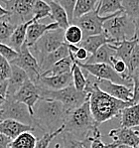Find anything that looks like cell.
Instances as JSON below:
<instances>
[{
    "instance_id": "6da1fadb",
    "label": "cell",
    "mask_w": 139,
    "mask_h": 148,
    "mask_svg": "<svg viewBox=\"0 0 139 148\" xmlns=\"http://www.w3.org/2000/svg\"><path fill=\"white\" fill-rule=\"evenodd\" d=\"M85 92L88 95V102L92 114L99 124L117 117L127 106H132L130 101H123L102 92L97 84V78L88 79Z\"/></svg>"
},
{
    "instance_id": "7a4b0ae2",
    "label": "cell",
    "mask_w": 139,
    "mask_h": 148,
    "mask_svg": "<svg viewBox=\"0 0 139 148\" xmlns=\"http://www.w3.org/2000/svg\"><path fill=\"white\" fill-rule=\"evenodd\" d=\"M68 111L61 101L51 99H40L34 106L33 118L35 127L43 133H53L64 127Z\"/></svg>"
},
{
    "instance_id": "3957f363",
    "label": "cell",
    "mask_w": 139,
    "mask_h": 148,
    "mask_svg": "<svg viewBox=\"0 0 139 148\" xmlns=\"http://www.w3.org/2000/svg\"><path fill=\"white\" fill-rule=\"evenodd\" d=\"M99 123L94 120L88 101L81 106L70 111L64 124V132H68L79 139H85L99 129Z\"/></svg>"
},
{
    "instance_id": "277c9868",
    "label": "cell",
    "mask_w": 139,
    "mask_h": 148,
    "mask_svg": "<svg viewBox=\"0 0 139 148\" xmlns=\"http://www.w3.org/2000/svg\"><path fill=\"white\" fill-rule=\"evenodd\" d=\"M103 32L114 41L115 44L124 40H133L135 38V22L125 14L124 11H121L114 17L105 21Z\"/></svg>"
},
{
    "instance_id": "5b68a950",
    "label": "cell",
    "mask_w": 139,
    "mask_h": 148,
    "mask_svg": "<svg viewBox=\"0 0 139 148\" xmlns=\"http://www.w3.org/2000/svg\"><path fill=\"white\" fill-rule=\"evenodd\" d=\"M40 95L41 99H51L61 101L68 112L79 108L88 101V92H79L75 88L74 85H71L60 90H49L40 88Z\"/></svg>"
},
{
    "instance_id": "8992f818",
    "label": "cell",
    "mask_w": 139,
    "mask_h": 148,
    "mask_svg": "<svg viewBox=\"0 0 139 148\" xmlns=\"http://www.w3.org/2000/svg\"><path fill=\"white\" fill-rule=\"evenodd\" d=\"M65 43V29L58 28L46 32L30 48V51L40 63L45 56L56 51Z\"/></svg>"
},
{
    "instance_id": "52a82bcc",
    "label": "cell",
    "mask_w": 139,
    "mask_h": 148,
    "mask_svg": "<svg viewBox=\"0 0 139 148\" xmlns=\"http://www.w3.org/2000/svg\"><path fill=\"white\" fill-rule=\"evenodd\" d=\"M74 62L77 64L88 74L92 75L94 78L99 79H106V81H110L112 83L125 85L127 86H130V88H133L132 79L123 78L121 75L115 72V70L113 69L111 65H108V64H85L81 62H77L76 60H74Z\"/></svg>"
},
{
    "instance_id": "ba28073f",
    "label": "cell",
    "mask_w": 139,
    "mask_h": 148,
    "mask_svg": "<svg viewBox=\"0 0 139 148\" xmlns=\"http://www.w3.org/2000/svg\"><path fill=\"white\" fill-rule=\"evenodd\" d=\"M10 12L7 19L16 26L33 20L34 6L38 0H0Z\"/></svg>"
},
{
    "instance_id": "9c48e42d",
    "label": "cell",
    "mask_w": 139,
    "mask_h": 148,
    "mask_svg": "<svg viewBox=\"0 0 139 148\" xmlns=\"http://www.w3.org/2000/svg\"><path fill=\"white\" fill-rule=\"evenodd\" d=\"M119 12H121V11H119ZM119 12L112 15L101 16L99 14L97 9H95V10L88 13V14H85L81 17L74 19L71 22V24L77 25L81 29L84 33V39H85V38H88L90 36L99 35V34L103 33V25L105 23V21L114 17Z\"/></svg>"
},
{
    "instance_id": "30bf717a",
    "label": "cell",
    "mask_w": 139,
    "mask_h": 148,
    "mask_svg": "<svg viewBox=\"0 0 139 148\" xmlns=\"http://www.w3.org/2000/svg\"><path fill=\"white\" fill-rule=\"evenodd\" d=\"M13 119L21 123L31 125L34 128L35 122H34L33 115L31 114L28 106L22 102L16 101L11 97H8L7 101L0 109V120Z\"/></svg>"
},
{
    "instance_id": "8fae6325",
    "label": "cell",
    "mask_w": 139,
    "mask_h": 148,
    "mask_svg": "<svg viewBox=\"0 0 139 148\" xmlns=\"http://www.w3.org/2000/svg\"><path fill=\"white\" fill-rule=\"evenodd\" d=\"M11 64L18 66L23 71H25V73L28 75L29 79L35 85L39 82L41 75H42L40 70V65H39L37 59L31 53L30 48L27 46L26 43L21 47V50L18 53V57L14 61H12Z\"/></svg>"
},
{
    "instance_id": "7c38bea8",
    "label": "cell",
    "mask_w": 139,
    "mask_h": 148,
    "mask_svg": "<svg viewBox=\"0 0 139 148\" xmlns=\"http://www.w3.org/2000/svg\"><path fill=\"white\" fill-rule=\"evenodd\" d=\"M16 101L22 102L28 106L31 114L33 115L34 106L37 103V101L41 99L40 88L37 85L33 83L31 79H28L23 86H21L19 90L16 94L11 97Z\"/></svg>"
},
{
    "instance_id": "4fadbf2b",
    "label": "cell",
    "mask_w": 139,
    "mask_h": 148,
    "mask_svg": "<svg viewBox=\"0 0 139 148\" xmlns=\"http://www.w3.org/2000/svg\"><path fill=\"white\" fill-rule=\"evenodd\" d=\"M108 135L112 139V143L115 147L119 145H128L134 148L139 147V131L135 128L120 126L118 128L111 129Z\"/></svg>"
},
{
    "instance_id": "5bb4252c",
    "label": "cell",
    "mask_w": 139,
    "mask_h": 148,
    "mask_svg": "<svg viewBox=\"0 0 139 148\" xmlns=\"http://www.w3.org/2000/svg\"><path fill=\"white\" fill-rule=\"evenodd\" d=\"M97 84L102 92H106V94L111 95V97H115L117 99H120V101L132 102L133 88H130V86H127L125 85L112 83V82L106 81V79H97Z\"/></svg>"
},
{
    "instance_id": "9a60e30c",
    "label": "cell",
    "mask_w": 139,
    "mask_h": 148,
    "mask_svg": "<svg viewBox=\"0 0 139 148\" xmlns=\"http://www.w3.org/2000/svg\"><path fill=\"white\" fill-rule=\"evenodd\" d=\"M40 88L49 90H60L73 85V73L59 75V76L41 77L36 84Z\"/></svg>"
},
{
    "instance_id": "2e32d148",
    "label": "cell",
    "mask_w": 139,
    "mask_h": 148,
    "mask_svg": "<svg viewBox=\"0 0 139 148\" xmlns=\"http://www.w3.org/2000/svg\"><path fill=\"white\" fill-rule=\"evenodd\" d=\"M58 28H60V26L57 23H55V22H52V23L49 24L41 23L39 21L33 22L28 27L26 42L25 43H26V45L29 48H31L46 32L50 30H55V29H58Z\"/></svg>"
},
{
    "instance_id": "e0dca14e",
    "label": "cell",
    "mask_w": 139,
    "mask_h": 148,
    "mask_svg": "<svg viewBox=\"0 0 139 148\" xmlns=\"http://www.w3.org/2000/svg\"><path fill=\"white\" fill-rule=\"evenodd\" d=\"M34 127L21 122H18L13 119H5L0 121V133L4 134L10 139H15L17 136L26 131L34 130Z\"/></svg>"
},
{
    "instance_id": "ac0fdd59",
    "label": "cell",
    "mask_w": 139,
    "mask_h": 148,
    "mask_svg": "<svg viewBox=\"0 0 139 148\" xmlns=\"http://www.w3.org/2000/svg\"><path fill=\"white\" fill-rule=\"evenodd\" d=\"M69 56H70L69 47H68L67 43H65L63 46H61L59 49H57L56 51L52 52V53L48 54L47 56H45L44 58H43V60L39 63L41 74H44V73L47 72L49 69H51L56 63H58L59 61L63 60L64 58H67V57H69ZM41 76H42V75H41Z\"/></svg>"
},
{
    "instance_id": "d6986e66",
    "label": "cell",
    "mask_w": 139,
    "mask_h": 148,
    "mask_svg": "<svg viewBox=\"0 0 139 148\" xmlns=\"http://www.w3.org/2000/svg\"><path fill=\"white\" fill-rule=\"evenodd\" d=\"M28 79H30L25 71L18 66L12 65V74L8 79V97H13Z\"/></svg>"
},
{
    "instance_id": "ffe728a7",
    "label": "cell",
    "mask_w": 139,
    "mask_h": 148,
    "mask_svg": "<svg viewBox=\"0 0 139 148\" xmlns=\"http://www.w3.org/2000/svg\"><path fill=\"white\" fill-rule=\"evenodd\" d=\"M106 44H115V42L112 39H110L103 32V33L99 34V35H93V36H90L88 38H85L79 46L86 49V51L90 52L92 55L99 48H101L103 45Z\"/></svg>"
},
{
    "instance_id": "44dd1931",
    "label": "cell",
    "mask_w": 139,
    "mask_h": 148,
    "mask_svg": "<svg viewBox=\"0 0 139 148\" xmlns=\"http://www.w3.org/2000/svg\"><path fill=\"white\" fill-rule=\"evenodd\" d=\"M120 126L135 128L139 126V102L125 108L120 113Z\"/></svg>"
},
{
    "instance_id": "7402d4cb",
    "label": "cell",
    "mask_w": 139,
    "mask_h": 148,
    "mask_svg": "<svg viewBox=\"0 0 139 148\" xmlns=\"http://www.w3.org/2000/svg\"><path fill=\"white\" fill-rule=\"evenodd\" d=\"M115 56V50L112 44L103 45L94 54L90 57L85 64H108L111 65L112 58Z\"/></svg>"
},
{
    "instance_id": "603a6c76",
    "label": "cell",
    "mask_w": 139,
    "mask_h": 148,
    "mask_svg": "<svg viewBox=\"0 0 139 148\" xmlns=\"http://www.w3.org/2000/svg\"><path fill=\"white\" fill-rule=\"evenodd\" d=\"M33 20L27 22V23L20 24L16 27V29L13 32V34L11 35L10 39H9L7 45L9 47H11L13 50H15L16 52L19 53L21 47L23 46L26 42V37H27V30H28L29 25L33 23Z\"/></svg>"
},
{
    "instance_id": "cb8c5ba5",
    "label": "cell",
    "mask_w": 139,
    "mask_h": 148,
    "mask_svg": "<svg viewBox=\"0 0 139 148\" xmlns=\"http://www.w3.org/2000/svg\"><path fill=\"white\" fill-rule=\"evenodd\" d=\"M138 43V40L136 38H134L133 40H124L122 42L116 43L114 45L112 44L113 48L115 50V57L118 59H121L127 65L129 62V59H130L131 55Z\"/></svg>"
},
{
    "instance_id": "d4e9b609",
    "label": "cell",
    "mask_w": 139,
    "mask_h": 148,
    "mask_svg": "<svg viewBox=\"0 0 139 148\" xmlns=\"http://www.w3.org/2000/svg\"><path fill=\"white\" fill-rule=\"evenodd\" d=\"M49 4H50V7H51V16H50V18L52 19V21L58 24L60 26V28L66 30L71 25L68 13L58 3V1L51 2Z\"/></svg>"
},
{
    "instance_id": "484cf974",
    "label": "cell",
    "mask_w": 139,
    "mask_h": 148,
    "mask_svg": "<svg viewBox=\"0 0 139 148\" xmlns=\"http://www.w3.org/2000/svg\"><path fill=\"white\" fill-rule=\"evenodd\" d=\"M73 66H74V59L71 56L64 58L63 60L59 61L56 63L51 69H49L47 72L42 74L41 77H47V76H59V75L68 74L72 73Z\"/></svg>"
},
{
    "instance_id": "4316f807",
    "label": "cell",
    "mask_w": 139,
    "mask_h": 148,
    "mask_svg": "<svg viewBox=\"0 0 139 148\" xmlns=\"http://www.w3.org/2000/svg\"><path fill=\"white\" fill-rule=\"evenodd\" d=\"M38 140L31 131L21 133L11 141L9 148H36Z\"/></svg>"
},
{
    "instance_id": "83f0119b",
    "label": "cell",
    "mask_w": 139,
    "mask_h": 148,
    "mask_svg": "<svg viewBox=\"0 0 139 148\" xmlns=\"http://www.w3.org/2000/svg\"><path fill=\"white\" fill-rule=\"evenodd\" d=\"M60 135L62 136L63 140V145L61 148H90L92 141L90 139V136L85 139H79L76 136L64 131Z\"/></svg>"
},
{
    "instance_id": "f1b7e54d",
    "label": "cell",
    "mask_w": 139,
    "mask_h": 148,
    "mask_svg": "<svg viewBox=\"0 0 139 148\" xmlns=\"http://www.w3.org/2000/svg\"><path fill=\"white\" fill-rule=\"evenodd\" d=\"M97 9L101 16L115 14L119 11H123L122 0H101Z\"/></svg>"
},
{
    "instance_id": "f546056e",
    "label": "cell",
    "mask_w": 139,
    "mask_h": 148,
    "mask_svg": "<svg viewBox=\"0 0 139 148\" xmlns=\"http://www.w3.org/2000/svg\"><path fill=\"white\" fill-rule=\"evenodd\" d=\"M101 0H77L74 12V19L79 18L97 8ZM73 19V20H74Z\"/></svg>"
},
{
    "instance_id": "4dcf8cb0",
    "label": "cell",
    "mask_w": 139,
    "mask_h": 148,
    "mask_svg": "<svg viewBox=\"0 0 139 148\" xmlns=\"http://www.w3.org/2000/svg\"><path fill=\"white\" fill-rule=\"evenodd\" d=\"M84 40V33L77 25L71 24L65 30V41L68 44L79 46Z\"/></svg>"
},
{
    "instance_id": "1f68e13d",
    "label": "cell",
    "mask_w": 139,
    "mask_h": 148,
    "mask_svg": "<svg viewBox=\"0 0 139 148\" xmlns=\"http://www.w3.org/2000/svg\"><path fill=\"white\" fill-rule=\"evenodd\" d=\"M73 85L79 92H85L88 86V78L84 75L83 69L74 62L73 66Z\"/></svg>"
},
{
    "instance_id": "d6a6232c",
    "label": "cell",
    "mask_w": 139,
    "mask_h": 148,
    "mask_svg": "<svg viewBox=\"0 0 139 148\" xmlns=\"http://www.w3.org/2000/svg\"><path fill=\"white\" fill-rule=\"evenodd\" d=\"M33 21H39L41 19H44L46 17H50L51 16V7L48 2L44 1V0H38L36 2L35 6H34L33 11Z\"/></svg>"
},
{
    "instance_id": "836d02e7",
    "label": "cell",
    "mask_w": 139,
    "mask_h": 148,
    "mask_svg": "<svg viewBox=\"0 0 139 148\" xmlns=\"http://www.w3.org/2000/svg\"><path fill=\"white\" fill-rule=\"evenodd\" d=\"M16 27L17 26L11 23L6 17L0 19V43L7 44Z\"/></svg>"
},
{
    "instance_id": "e575fe53",
    "label": "cell",
    "mask_w": 139,
    "mask_h": 148,
    "mask_svg": "<svg viewBox=\"0 0 139 148\" xmlns=\"http://www.w3.org/2000/svg\"><path fill=\"white\" fill-rule=\"evenodd\" d=\"M122 7L125 14L130 18L139 19V0H122Z\"/></svg>"
},
{
    "instance_id": "d590c367",
    "label": "cell",
    "mask_w": 139,
    "mask_h": 148,
    "mask_svg": "<svg viewBox=\"0 0 139 148\" xmlns=\"http://www.w3.org/2000/svg\"><path fill=\"white\" fill-rule=\"evenodd\" d=\"M12 74V65L7 59L0 56V84L8 81Z\"/></svg>"
},
{
    "instance_id": "8d00e7d4",
    "label": "cell",
    "mask_w": 139,
    "mask_h": 148,
    "mask_svg": "<svg viewBox=\"0 0 139 148\" xmlns=\"http://www.w3.org/2000/svg\"><path fill=\"white\" fill-rule=\"evenodd\" d=\"M112 68L115 70L116 73H118L119 75H121L123 78L125 79H131L129 76V72H128V67H127L126 63L124 61H122L121 59H118L114 56L112 58V63H111Z\"/></svg>"
},
{
    "instance_id": "74e56055",
    "label": "cell",
    "mask_w": 139,
    "mask_h": 148,
    "mask_svg": "<svg viewBox=\"0 0 139 148\" xmlns=\"http://www.w3.org/2000/svg\"><path fill=\"white\" fill-rule=\"evenodd\" d=\"M90 139L92 141L90 144V148H116L113 143H108L105 144L104 142H102L101 140V134L99 129L95 130L94 132L92 133V135L90 136Z\"/></svg>"
},
{
    "instance_id": "f35d334b",
    "label": "cell",
    "mask_w": 139,
    "mask_h": 148,
    "mask_svg": "<svg viewBox=\"0 0 139 148\" xmlns=\"http://www.w3.org/2000/svg\"><path fill=\"white\" fill-rule=\"evenodd\" d=\"M64 131V127L60 128L59 130H57L56 132L53 133H45L43 134V136L38 140L37 146L36 148H49V145L51 143V141L54 139L56 136H58L59 134H61Z\"/></svg>"
},
{
    "instance_id": "ab89813d",
    "label": "cell",
    "mask_w": 139,
    "mask_h": 148,
    "mask_svg": "<svg viewBox=\"0 0 139 148\" xmlns=\"http://www.w3.org/2000/svg\"><path fill=\"white\" fill-rule=\"evenodd\" d=\"M127 67H128L129 76H131V74L134 72V71L139 69V43L136 45L135 49H134L133 53H132L130 59H129V62L127 64Z\"/></svg>"
},
{
    "instance_id": "60d3db41",
    "label": "cell",
    "mask_w": 139,
    "mask_h": 148,
    "mask_svg": "<svg viewBox=\"0 0 139 148\" xmlns=\"http://www.w3.org/2000/svg\"><path fill=\"white\" fill-rule=\"evenodd\" d=\"M0 56L4 57L11 63L18 57V52H16L11 47H9L7 44L0 43Z\"/></svg>"
},
{
    "instance_id": "b9f144b4",
    "label": "cell",
    "mask_w": 139,
    "mask_h": 148,
    "mask_svg": "<svg viewBox=\"0 0 139 148\" xmlns=\"http://www.w3.org/2000/svg\"><path fill=\"white\" fill-rule=\"evenodd\" d=\"M57 1L66 10L70 18V22H72L73 19H74V12L77 0H57Z\"/></svg>"
},
{
    "instance_id": "7bdbcfd3",
    "label": "cell",
    "mask_w": 139,
    "mask_h": 148,
    "mask_svg": "<svg viewBox=\"0 0 139 148\" xmlns=\"http://www.w3.org/2000/svg\"><path fill=\"white\" fill-rule=\"evenodd\" d=\"M130 77L132 79V82H133V99H132V103L136 104L139 102V69L134 71Z\"/></svg>"
},
{
    "instance_id": "ee69618b",
    "label": "cell",
    "mask_w": 139,
    "mask_h": 148,
    "mask_svg": "<svg viewBox=\"0 0 139 148\" xmlns=\"http://www.w3.org/2000/svg\"><path fill=\"white\" fill-rule=\"evenodd\" d=\"M90 56H92V54H90V52H88L86 49H84V48L79 47L77 53L75 54L74 56H71V57H73V58H74V60L77 61V62L86 63V61H88V59H90Z\"/></svg>"
},
{
    "instance_id": "f6af8a7d",
    "label": "cell",
    "mask_w": 139,
    "mask_h": 148,
    "mask_svg": "<svg viewBox=\"0 0 139 148\" xmlns=\"http://www.w3.org/2000/svg\"><path fill=\"white\" fill-rule=\"evenodd\" d=\"M8 99V81L0 84V109Z\"/></svg>"
},
{
    "instance_id": "bcb514c9",
    "label": "cell",
    "mask_w": 139,
    "mask_h": 148,
    "mask_svg": "<svg viewBox=\"0 0 139 148\" xmlns=\"http://www.w3.org/2000/svg\"><path fill=\"white\" fill-rule=\"evenodd\" d=\"M11 141H12V139H10L4 134L0 133V148H9Z\"/></svg>"
},
{
    "instance_id": "7dc6e473",
    "label": "cell",
    "mask_w": 139,
    "mask_h": 148,
    "mask_svg": "<svg viewBox=\"0 0 139 148\" xmlns=\"http://www.w3.org/2000/svg\"><path fill=\"white\" fill-rule=\"evenodd\" d=\"M10 12L7 10L6 8H4L3 6L0 4V19H3V18L7 17V16H10Z\"/></svg>"
},
{
    "instance_id": "c3c4849f",
    "label": "cell",
    "mask_w": 139,
    "mask_h": 148,
    "mask_svg": "<svg viewBox=\"0 0 139 148\" xmlns=\"http://www.w3.org/2000/svg\"><path fill=\"white\" fill-rule=\"evenodd\" d=\"M134 22H135V38L139 42V19L134 20Z\"/></svg>"
},
{
    "instance_id": "681fc988",
    "label": "cell",
    "mask_w": 139,
    "mask_h": 148,
    "mask_svg": "<svg viewBox=\"0 0 139 148\" xmlns=\"http://www.w3.org/2000/svg\"><path fill=\"white\" fill-rule=\"evenodd\" d=\"M116 148H134V147H131V146H128V145H119Z\"/></svg>"
},
{
    "instance_id": "f907efd6",
    "label": "cell",
    "mask_w": 139,
    "mask_h": 148,
    "mask_svg": "<svg viewBox=\"0 0 139 148\" xmlns=\"http://www.w3.org/2000/svg\"><path fill=\"white\" fill-rule=\"evenodd\" d=\"M55 148H61V144H60V143H57V144L55 145Z\"/></svg>"
},
{
    "instance_id": "816d5d0a",
    "label": "cell",
    "mask_w": 139,
    "mask_h": 148,
    "mask_svg": "<svg viewBox=\"0 0 139 148\" xmlns=\"http://www.w3.org/2000/svg\"><path fill=\"white\" fill-rule=\"evenodd\" d=\"M44 1H46V2H48V3H51V2L57 1V0H44Z\"/></svg>"
},
{
    "instance_id": "f5cc1de1",
    "label": "cell",
    "mask_w": 139,
    "mask_h": 148,
    "mask_svg": "<svg viewBox=\"0 0 139 148\" xmlns=\"http://www.w3.org/2000/svg\"><path fill=\"white\" fill-rule=\"evenodd\" d=\"M135 129H136V130H138V131H139V126H138V127H135Z\"/></svg>"
},
{
    "instance_id": "db71d44e",
    "label": "cell",
    "mask_w": 139,
    "mask_h": 148,
    "mask_svg": "<svg viewBox=\"0 0 139 148\" xmlns=\"http://www.w3.org/2000/svg\"><path fill=\"white\" fill-rule=\"evenodd\" d=\"M0 121H1V120H0Z\"/></svg>"
},
{
    "instance_id": "11a10c76",
    "label": "cell",
    "mask_w": 139,
    "mask_h": 148,
    "mask_svg": "<svg viewBox=\"0 0 139 148\" xmlns=\"http://www.w3.org/2000/svg\"><path fill=\"white\" fill-rule=\"evenodd\" d=\"M138 148H139V147H138Z\"/></svg>"
}]
</instances>
